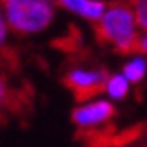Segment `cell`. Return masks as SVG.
I'll use <instances>...</instances> for the list:
<instances>
[{
  "mask_svg": "<svg viewBox=\"0 0 147 147\" xmlns=\"http://www.w3.org/2000/svg\"><path fill=\"white\" fill-rule=\"evenodd\" d=\"M98 36L101 42L109 44L120 54L136 52V42L140 36V23L136 19L134 8L130 2H113L107 4V10L98 23Z\"/></svg>",
  "mask_w": 147,
  "mask_h": 147,
  "instance_id": "obj_1",
  "label": "cell"
},
{
  "mask_svg": "<svg viewBox=\"0 0 147 147\" xmlns=\"http://www.w3.org/2000/svg\"><path fill=\"white\" fill-rule=\"evenodd\" d=\"M11 33L31 36L44 33L52 25L57 0H0Z\"/></svg>",
  "mask_w": 147,
  "mask_h": 147,
  "instance_id": "obj_2",
  "label": "cell"
},
{
  "mask_svg": "<svg viewBox=\"0 0 147 147\" xmlns=\"http://www.w3.org/2000/svg\"><path fill=\"white\" fill-rule=\"evenodd\" d=\"M115 115V105L107 98H90L76 105L71 113L75 126L80 130H94L107 124Z\"/></svg>",
  "mask_w": 147,
  "mask_h": 147,
  "instance_id": "obj_3",
  "label": "cell"
},
{
  "mask_svg": "<svg viewBox=\"0 0 147 147\" xmlns=\"http://www.w3.org/2000/svg\"><path fill=\"white\" fill-rule=\"evenodd\" d=\"M107 75L109 73H105L101 67H73L65 73V84L78 98L90 99L94 94L103 92Z\"/></svg>",
  "mask_w": 147,
  "mask_h": 147,
  "instance_id": "obj_4",
  "label": "cell"
},
{
  "mask_svg": "<svg viewBox=\"0 0 147 147\" xmlns=\"http://www.w3.org/2000/svg\"><path fill=\"white\" fill-rule=\"evenodd\" d=\"M57 6L90 23H98L107 10L103 0H57Z\"/></svg>",
  "mask_w": 147,
  "mask_h": 147,
  "instance_id": "obj_5",
  "label": "cell"
},
{
  "mask_svg": "<svg viewBox=\"0 0 147 147\" xmlns=\"http://www.w3.org/2000/svg\"><path fill=\"white\" fill-rule=\"evenodd\" d=\"M130 86H132V82L122 73H111V75H107V80L103 84V94L113 103L115 101H122L130 94Z\"/></svg>",
  "mask_w": 147,
  "mask_h": 147,
  "instance_id": "obj_6",
  "label": "cell"
},
{
  "mask_svg": "<svg viewBox=\"0 0 147 147\" xmlns=\"http://www.w3.org/2000/svg\"><path fill=\"white\" fill-rule=\"evenodd\" d=\"M120 73H122L132 84H140L147 76V55L136 52V54L130 55L128 61L122 65V71Z\"/></svg>",
  "mask_w": 147,
  "mask_h": 147,
  "instance_id": "obj_7",
  "label": "cell"
},
{
  "mask_svg": "<svg viewBox=\"0 0 147 147\" xmlns=\"http://www.w3.org/2000/svg\"><path fill=\"white\" fill-rule=\"evenodd\" d=\"M136 13V19L140 23V29L147 31V0H132L130 2Z\"/></svg>",
  "mask_w": 147,
  "mask_h": 147,
  "instance_id": "obj_8",
  "label": "cell"
},
{
  "mask_svg": "<svg viewBox=\"0 0 147 147\" xmlns=\"http://www.w3.org/2000/svg\"><path fill=\"white\" fill-rule=\"evenodd\" d=\"M10 33H11V27H10V23H8V17H6L4 8H2V4H0V50L8 44Z\"/></svg>",
  "mask_w": 147,
  "mask_h": 147,
  "instance_id": "obj_9",
  "label": "cell"
},
{
  "mask_svg": "<svg viewBox=\"0 0 147 147\" xmlns=\"http://www.w3.org/2000/svg\"><path fill=\"white\" fill-rule=\"evenodd\" d=\"M136 52L147 55V31H140V36H138L136 42Z\"/></svg>",
  "mask_w": 147,
  "mask_h": 147,
  "instance_id": "obj_10",
  "label": "cell"
},
{
  "mask_svg": "<svg viewBox=\"0 0 147 147\" xmlns=\"http://www.w3.org/2000/svg\"><path fill=\"white\" fill-rule=\"evenodd\" d=\"M4 103H6V86L2 82V78H0V109L4 107Z\"/></svg>",
  "mask_w": 147,
  "mask_h": 147,
  "instance_id": "obj_11",
  "label": "cell"
}]
</instances>
